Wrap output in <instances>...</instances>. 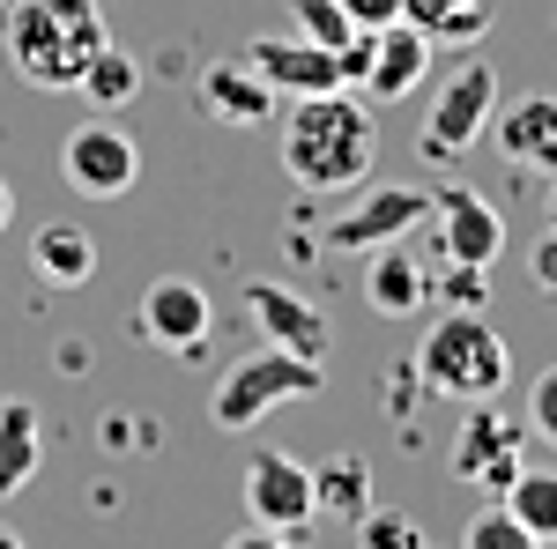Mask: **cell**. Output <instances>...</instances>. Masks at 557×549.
<instances>
[{
  "label": "cell",
  "instance_id": "cell-11",
  "mask_svg": "<svg viewBox=\"0 0 557 549\" xmlns=\"http://www.w3.org/2000/svg\"><path fill=\"white\" fill-rule=\"evenodd\" d=\"M520 438L528 431H513V423L498 416V401H469V416H461V438H454V475L461 483H475V490H506L520 467Z\"/></svg>",
  "mask_w": 557,
  "mask_h": 549
},
{
  "label": "cell",
  "instance_id": "cell-12",
  "mask_svg": "<svg viewBox=\"0 0 557 549\" xmlns=\"http://www.w3.org/2000/svg\"><path fill=\"white\" fill-rule=\"evenodd\" d=\"M134 327H141V341H157V349H172V357H194V349L209 341V327H215L209 290L186 283V275H157V283L141 290Z\"/></svg>",
  "mask_w": 557,
  "mask_h": 549
},
{
  "label": "cell",
  "instance_id": "cell-1",
  "mask_svg": "<svg viewBox=\"0 0 557 549\" xmlns=\"http://www.w3.org/2000/svg\"><path fill=\"white\" fill-rule=\"evenodd\" d=\"M380 164V127L349 89H320V97H290L283 112V171L305 194H349L357 178Z\"/></svg>",
  "mask_w": 557,
  "mask_h": 549
},
{
  "label": "cell",
  "instance_id": "cell-14",
  "mask_svg": "<svg viewBox=\"0 0 557 549\" xmlns=\"http://www.w3.org/2000/svg\"><path fill=\"white\" fill-rule=\"evenodd\" d=\"M246 67H253L283 104H290V97H320V89H343L335 52L312 45V38H298V30H290V38H253V45H246Z\"/></svg>",
  "mask_w": 557,
  "mask_h": 549
},
{
  "label": "cell",
  "instance_id": "cell-16",
  "mask_svg": "<svg viewBox=\"0 0 557 549\" xmlns=\"http://www.w3.org/2000/svg\"><path fill=\"white\" fill-rule=\"evenodd\" d=\"M364 297H372V312L380 320H417L431 304V267L401 238H386V246H372V260H364Z\"/></svg>",
  "mask_w": 557,
  "mask_h": 549
},
{
  "label": "cell",
  "instance_id": "cell-13",
  "mask_svg": "<svg viewBox=\"0 0 557 549\" xmlns=\"http://www.w3.org/2000/svg\"><path fill=\"white\" fill-rule=\"evenodd\" d=\"M246 312H253V327L275 349H290V357H312V364H327V341H335V327H327V312L312 304V297H298L290 283H246Z\"/></svg>",
  "mask_w": 557,
  "mask_h": 549
},
{
  "label": "cell",
  "instance_id": "cell-18",
  "mask_svg": "<svg viewBox=\"0 0 557 549\" xmlns=\"http://www.w3.org/2000/svg\"><path fill=\"white\" fill-rule=\"evenodd\" d=\"M45 461V431L30 401H0V506L30 490V475Z\"/></svg>",
  "mask_w": 557,
  "mask_h": 549
},
{
  "label": "cell",
  "instance_id": "cell-6",
  "mask_svg": "<svg viewBox=\"0 0 557 549\" xmlns=\"http://www.w3.org/2000/svg\"><path fill=\"white\" fill-rule=\"evenodd\" d=\"M60 178L83 201H120V194H134V178H141V149H134V134L112 112H97V120H83V127L60 141Z\"/></svg>",
  "mask_w": 557,
  "mask_h": 549
},
{
  "label": "cell",
  "instance_id": "cell-28",
  "mask_svg": "<svg viewBox=\"0 0 557 549\" xmlns=\"http://www.w3.org/2000/svg\"><path fill=\"white\" fill-rule=\"evenodd\" d=\"M424 401V379H417V364H394V379H386V416L409 423V409Z\"/></svg>",
  "mask_w": 557,
  "mask_h": 549
},
{
  "label": "cell",
  "instance_id": "cell-20",
  "mask_svg": "<svg viewBox=\"0 0 557 549\" xmlns=\"http://www.w3.org/2000/svg\"><path fill=\"white\" fill-rule=\"evenodd\" d=\"M401 15H409L431 45H475L498 23V0H401Z\"/></svg>",
  "mask_w": 557,
  "mask_h": 549
},
{
  "label": "cell",
  "instance_id": "cell-22",
  "mask_svg": "<svg viewBox=\"0 0 557 549\" xmlns=\"http://www.w3.org/2000/svg\"><path fill=\"white\" fill-rule=\"evenodd\" d=\"M498 498L528 527V542H557V467H520Z\"/></svg>",
  "mask_w": 557,
  "mask_h": 549
},
{
  "label": "cell",
  "instance_id": "cell-9",
  "mask_svg": "<svg viewBox=\"0 0 557 549\" xmlns=\"http://www.w3.org/2000/svg\"><path fill=\"white\" fill-rule=\"evenodd\" d=\"M431 209V186H372V194H357L335 223H327V253H372L386 238H409Z\"/></svg>",
  "mask_w": 557,
  "mask_h": 549
},
{
  "label": "cell",
  "instance_id": "cell-30",
  "mask_svg": "<svg viewBox=\"0 0 557 549\" xmlns=\"http://www.w3.org/2000/svg\"><path fill=\"white\" fill-rule=\"evenodd\" d=\"M343 8L364 23V30H380V23H394V15H401V0H343Z\"/></svg>",
  "mask_w": 557,
  "mask_h": 549
},
{
  "label": "cell",
  "instance_id": "cell-27",
  "mask_svg": "<svg viewBox=\"0 0 557 549\" xmlns=\"http://www.w3.org/2000/svg\"><path fill=\"white\" fill-rule=\"evenodd\" d=\"M357 542H372V549H424V527L401 520V512H364V520H357Z\"/></svg>",
  "mask_w": 557,
  "mask_h": 549
},
{
  "label": "cell",
  "instance_id": "cell-4",
  "mask_svg": "<svg viewBox=\"0 0 557 549\" xmlns=\"http://www.w3.org/2000/svg\"><path fill=\"white\" fill-rule=\"evenodd\" d=\"M327 386V372L312 364V357H290V349H253V357H238L223 379H215V394H209V423L215 431H253L268 409H283V401H305V394H320Z\"/></svg>",
  "mask_w": 557,
  "mask_h": 549
},
{
  "label": "cell",
  "instance_id": "cell-3",
  "mask_svg": "<svg viewBox=\"0 0 557 549\" xmlns=\"http://www.w3.org/2000/svg\"><path fill=\"white\" fill-rule=\"evenodd\" d=\"M506 372H513V357H506V335L475 312V304H446L438 320H431L424 349H417V379L424 394L438 401H498L506 394Z\"/></svg>",
  "mask_w": 557,
  "mask_h": 549
},
{
  "label": "cell",
  "instance_id": "cell-23",
  "mask_svg": "<svg viewBox=\"0 0 557 549\" xmlns=\"http://www.w3.org/2000/svg\"><path fill=\"white\" fill-rule=\"evenodd\" d=\"M75 89H83L97 112H120V104H134V89H141V67H134L120 45H104V52L83 67V83H75Z\"/></svg>",
  "mask_w": 557,
  "mask_h": 549
},
{
  "label": "cell",
  "instance_id": "cell-26",
  "mask_svg": "<svg viewBox=\"0 0 557 549\" xmlns=\"http://www.w3.org/2000/svg\"><path fill=\"white\" fill-rule=\"evenodd\" d=\"M520 423H528V438H543V446H557V364H543V372L528 379Z\"/></svg>",
  "mask_w": 557,
  "mask_h": 549
},
{
  "label": "cell",
  "instance_id": "cell-24",
  "mask_svg": "<svg viewBox=\"0 0 557 549\" xmlns=\"http://www.w3.org/2000/svg\"><path fill=\"white\" fill-rule=\"evenodd\" d=\"M283 15H290V30H298V38L327 45V52H343V45L364 30V23L349 15L343 0H283Z\"/></svg>",
  "mask_w": 557,
  "mask_h": 549
},
{
  "label": "cell",
  "instance_id": "cell-15",
  "mask_svg": "<svg viewBox=\"0 0 557 549\" xmlns=\"http://www.w3.org/2000/svg\"><path fill=\"white\" fill-rule=\"evenodd\" d=\"M483 141H498V157L520 171H550L557 178V97H520L506 112H491V134Z\"/></svg>",
  "mask_w": 557,
  "mask_h": 549
},
{
  "label": "cell",
  "instance_id": "cell-31",
  "mask_svg": "<svg viewBox=\"0 0 557 549\" xmlns=\"http://www.w3.org/2000/svg\"><path fill=\"white\" fill-rule=\"evenodd\" d=\"M8 223H15V186L0 178V230H8Z\"/></svg>",
  "mask_w": 557,
  "mask_h": 549
},
{
  "label": "cell",
  "instance_id": "cell-2",
  "mask_svg": "<svg viewBox=\"0 0 557 549\" xmlns=\"http://www.w3.org/2000/svg\"><path fill=\"white\" fill-rule=\"evenodd\" d=\"M0 38H8V60L30 89H75L83 67L112 45V30H104L97 0H15Z\"/></svg>",
  "mask_w": 557,
  "mask_h": 549
},
{
  "label": "cell",
  "instance_id": "cell-21",
  "mask_svg": "<svg viewBox=\"0 0 557 549\" xmlns=\"http://www.w3.org/2000/svg\"><path fill=\"white\" fill-rule=\"evenodd\" d=\"M30 260H38L45 283H60V290H83L89 275H97V246L75 223H45L38 238H30Z\"/></svg>",
  "mask_w": 557,
  "mask_h": 549
},
{
  "label": "cell",
  "instance_id": "cell-29",
  "mask_svg": "<svg viewBox=\"0 0 557 549\" xmlns=\"http://www.w3.org/2000/svg\"><path fill=\"white\" fill-rule=\"evenodd\" d=\"M528 283L557 297V230H543V238H535V253H528Z\"/></svg>",
  "mask_w": 557,
  "mask_h": 549
},
{
  "label": "cell",
  "instance_id": "cell-10",
  "mask_svg": "<svg viewBox=\"0 0 557 549\" xmlns=\"http://www.w3.org/2000/svg\"><path fill=\"white\" fill-rule=\"evenodd\" d=\"M431 52H438V45H431L409 15H394V23H380L372 45H364V75H357V89H364L372 104H401V97H417V89H424Z\"/></svg>",
  "mask_w": 557,
  "mask_h": 549
},
{
  "label": "cell",
  "instance_id": "cell-32",
  "mask_svg": "<svg viewBox=\"0 0 557 549\" xmlns=\"http://www.w3.org/2000/svg\"><path fill=\"white\" fill-rule=\"evenodd\" d=\"M550 230H557V186H550Z\"/></svg>",
  "mask_w": 557,
  "mask_h": 549
},
{
  "label": "cell",
  "instance_id": "cell-7",
  "mask_svg": "<svg viewBox=\"0 0 557 549\" xmlns=\"http://www.w3.org/2000/svg\"><path fill=\"white\" fill-rule=\"evenodd\" d=\"M431 253L454 267H491L506 253V215L491 209L475 186H431Z\"/></svg>",
  "mask_w": 557,
  "mask_h": 549
},
{
  "label": "cell",
  "instance_id": "cell-17",
  "mask_svg": "<svg viewBox=\"0 0 557 549\" xmlns=\"http://www.w3.org/2000/svg\"><path fill=\"white\" fill-rule=\"evenodd\" d=\"M275 104H283V97L260 83L246 60H215V67H201V112L223 120V127H268Z\"/></svg>",
  "mask_w": 557,
  "mask_h": 549
},
{
  "label": "cell",
  "instance_id": "cell-19",
  "mask_svg": "<svg viewBox=\"0 0 557 549\" xmlns=\"http://www.w3.org/2000/svg\"><path fill=\"white\" fill-rule=\"evenodd\" d=\"M312 512H327L343 527H357L372 512V467H364V453H335V461L312 467Z\"/></svg>",
  "mask_w": 557,
  "mask_h": 549
},
{
  "label": "cell",
  "instance_id": "cell-25",
  "mask_svg": "<svg viewBox=\"0 0 557 549\" xmlns=\"http://www.w3.org/2000/svg\"><path fill=\"white\" fill-rule=\"evenodd\" d=\"M461 542H469V549H535V542H528V527L506 512V498H491V506L475 512L469 527H461Z\"/></svg>",
  "mask_w": 557,
  "mask_h": 549
},
{
  "label": "cell",
  "instance_id": "cell-5",
  "mask_svg": "<svg viewBox=\"0 0 557 549\" xmlns=\"http://www.w3.org/2000/svg\"><path fill=\"white\" fill-rule=\"evenodd\" d=\"M491 112H498V67L491 60H461L446 83H438V97H431V120H424V157H438V164H454V157H469L475 141L491 134Z\"/></svg>",
  "mask_w": 557,
  "mask_h": 549
},
{
  "label": "cell",
  "instance_id": "cell-8",
  "mask_svg": "<svg viewBox=\"0 0 557 549\" xmlns=\"http://www.w3.org/2000/svg\"><path fill=\"white\" fill-rule=\"evenodd\" d=\"M246 512L260 520V535H275V542L305 535L320 520L312 512V467H298L290 453H275V446H253L246 453Z\"/></svg>",
  "mask_w": 557,
  "mask_h": 549
}]
</instances>
